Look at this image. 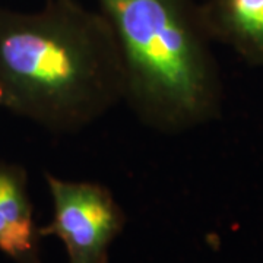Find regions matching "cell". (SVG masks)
I'll list each match as a JSON object with an SVG mask.
<instances>
[{
    "label": "cell",
    "mask_w": 263,
    "mask_h": 263,
    "mask_svg": "<svg viewBox=\"0 0 263 263\" xmlns=\"http://www.w3.org/2000/svg\"><path fill=\"white\" fill-rule=\"evenodd\" d=\"M3 100H5V97H3V89H2V85H0V107H3Z\"/></svg>",
    "instance_id": "6"
},
{
    "label": "cell",
    "mask_w": 263,
    "mask_h": 263,
    "mask_svg": "<svg viewBox=\"0 0 263 263\" xmlns=\"http://www.w3.org/2000/svg\"><path fill=\"white\" fill-rule=\"evenodd\" d=\"M117 41L124 103L161 135L216 120L224 84L197 0H95Z\"/></svg>",
    "instance_id": "2"
},
{
    "label": "cell",
    "mask_w": 263,
    "mask_h": 263,
    "mask_svg": "<svg viewBox=\"0 0 263 263\" xmlns=\"http://www.w3.org/2000/svg\"><path fill=\"white\" fill-rule=\"evenodd\" d=\"M53 218L40 228L41 237H57L67 263H108L114 240L126 226V215L111 190L95 181H75L46 173Z\"/></svg>",
    "instance_id": "3"
},
{
    "label": "cell",
    "mask_w": 263,
    "mask_h": 263,
    "mask_svg": "<svg viewBox=\"0 0 263 263\" xmlns=\"http://www.w3.org/2000/svg\"><path fill=\"white\" fill-rule=\"evenodd\" d=\"M214 43L231 48L245 63L263 67V0L200 2Z\"/></svg>",
    "instance_id": "5"
},
{
    "label": "cell",
    "mask_w": 263,
    "mask_h": 263,
    "mask_svg": "<svg viewBox=\"0 0 263 263\" xmlns=\"http://www.w3.org/2000/svg\"><path fill=\"white\" fill-rule=\"evenodd\" d=\"M40 238L27 171L0 160V252L15 263H43Z\"/></svg>",
    "instance_id": "4"
},
{
    "label": "cell",
    "mask_w": 263,
    "mask_h": 263,
    "mask_svg": "<svg viewBox=\"0 0 263 263\" xmlns=\"http://www.w3.org/2000/svg\"><path fill=\"white\" fill-rule=\"evenodd\" d=\"M3 107L57 133H78L124 103L117 41L98 9L46 0L41 9L0 8Z\"/></svg>",
    "instance_id": "1"
}]
</instances>
